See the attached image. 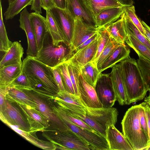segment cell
I'll return each instance as SVG.
<instances>
[{
	"label": "cell",
	"instance_id": "6da1fadb",
	"mask_svg": "<svg viewBox=\"0 0 150 150\" xmlns=\"http://www.w3.org/2000/svg\"><path fill=\"white\" fill-rule=\"evenodd\" d=\"M117 64L125 86L128 105L142 100L148 90L136 60L129 57Z\"/></svg>",
	"mask_w": 150,
	"mask_h": 150
},
{
	"label": "cell",
	"instance_id": "7a4b0ae2",
	"mask_svg": "<svg viewBox=\"0 0 150 150\" xmlns=\"http://www.w3.org/2000/svg\"><path fill=\"white\" fill-rule=\"evenodd\" d=\"M139 106H132L125 113L121 122L122 133L134 150H147L150 140L140 123Z\"/></svg>",
	"mask_w": 150,
	"mask_h": 150
},
{
	"label": "cell",
	"instance_id": "3957f363",
	"mask_svg": "<svg viewBox=\"0 0 150 150\" xmlns=\"http://www.w3.org/2000/svg\"><path fill=\"white\" fill-rule=\"evenodd\" d=\"M42 135L54 144L56 150H94L85 141L71 129L60 131L48 128L43 132Z\"/></svg>",
	"mask_w": 150,
	"mask_h": 150
},
{
	"label": "cell",
	"instance_id": "277c9868",
	"mask_svg": "<svg viewBox=\"0 0 150 150\" xmlns=\"http://www.w3.org/2000/svg\"><path fill=\"white\" fill-rule=\"evenodd\" d=\"M22 71L28 77L42 82L57 94L59 91L54 79L53 68L34 57L27 56L23 59Z\"/></svg>",
	"mask_w": 150,
	"mask_h": 150
},
{
	"label": "cell",
	"instance_id": "5b68a950",
	"mask_svg": "<svg viewBox=\"0 0 150 150\" xmlns=\"http://www.w3.org/2000/svg\"><path fill=\"white\" fill-rule=\"evenodd\" d=\"M61 43L54 45L48 33L42 47L35 58L52 68L67 61L69 58V49Z\"/></svg>",
	"mask_w": 150,
	"mask_h": 150
},
{
	"label": "cell",
	"instance_id": "8992f818",
	"mask_svg": "<svg viewBox=\"0 0 150 150\" xmlns=\"http://www.w3.org/2000/svg\"><path fill=\"white\" fill-rule=\"evenodd\" d=\"M33 100L35 104V109L49 120L50 127L60 131L70 129L64 122L54 112L49 104L44 99L33 91H23Z\"/></svg>",
	"mask_w": 150,
	"mask_h": 150
},
{
	"label": "cell",
	"instance_id": "52a82bcc",
	"mask_svg": "<svg viewBox=\"0 0 150 150\" xmlns=\"http://www.w3.org/2000/svg\"><path fill=\"white\" fill-rule=\"evenodd\" d=\"M94 88L103 107H112L117 100L110 73H101Z\"/></svg>",
	"mask_w": 150,
	"mask_h": 150
},
{
	"label": "cell",
	"instance_id": "ba28073f",
	"mask_svg": "<svg viewBox=\"0 0 150 150\" xmlns=\"http://www.w3.org/2000/svg\"><path fill=\"white\" fill-rule=\"evenodd\" d=\"M72 131L85 141L94 150H109L105 137L97 132L77 126L66 119L58 116Z\"/></svg>",
	"mask_w": 150,
	"mask_h": 150
},
{
	"label": "cell",
	"instance_id": "9c48e42d",
	"mask_svg": "<svg viewBox=\"0 0 150 150\" xmlns=\"http://www.w3.org/2000/svg\"><path fill=\"white\" fill-rule=\"evenodd\" d=\"M49 10L62 32L69 47L72 42L75 19L66 9L55 6Z\"/></svg>",
	"mask_w": 150,
	"mask_h": 150
},
{
	"label": "cell",
	"instance_id": "30bf717a",
	"mask_svg": "<svg viewBox=\"0 0 150 150\" xmlns=\"http://www.w3.org/2000/svg\"><path fill=\"white\" fill-rule=\"evenodd\" d=\"M97 32L95 25L88 24L79 18H76L72 42L69 47V59L75 49Z\"/></svg>",
	"mask_w": 150,
	"mask_h": 150
},
{
	"label": "cell",
	"instance_id": "8fae6325",
	"mask_svg": "<svg viewBox=\"0 0 150 150\" xmlns=\"http://www.w3.org/2000/svg\"><path fill=\"white\" fill-rule=\"evenodd\" d=\"M86 107V114L105 131H106L108 126L115 125L118 114L117 108L113 107L95 108Z\"/></svg>",
	"mask_w": 150,
	"mask_h": 150
},
{
	"label": "cell",
	"instance_id": "7c38bea8",
	"mask_svg": "<svg viewBox=\"0 0 150 150\" xmlns=\"http://www.w3.org/2000/svg\"><path fill=\"white\" fill-rule=\"evenodd\" d=\"M21 109L29 125V132H43L50 127L49 120L35 108L24 104H17Z\"/></svg>",
	"mask_w": 150,
	"mask_h": 150
},
{
	"label": "cell",
	"instance_id": "4fadbf2b",
	"mask_svg": "<svg viewBox=\"0 0 150 150\" xmlns=\"http://www.w3.org/2000/svg\"><path fill=\"white\" fill-rule=\"evenodd\" d=\"M81 0L93 18L95 25L97 16L103 11L112 8L131 6L134 4L133 0Z\"/></svg>",
	"mask_w": 150,
	"mask_h": 150
},
{
	"label": "cell",
	"instance_id": "5bb4252c",
	"mask_svg": "<svg viewBox=\"0 0 150 150\" xmlns=\"http://www.w3.org/2000/svg\"><path fill=\"white\" fill-rule=\"evenodd\" d=\"M0 119L4 124L8 123L29 132V125L25 117L19 109L6 100L4 108L0 110Z\"/></svg>",
	"mask_w": 150,
	"mask_h": 150
},
{
	"label": "cell",
	"instance_id": "9a60e30c",
	"mask_svg": "<svg viewBox=\"0 0 150 150\" xmlns=\"http://www.w3.org/2000/svg\"><path fill=\"white\" fill-rule=\"evenodd\" d=\"M30 13L26 7L21 12L19 27L25 31L28 41L27 56L35 57L38 53V50L36 38L30 17Z\"/></svg>",
	"mask_w": 150,
	"mask_h": 150
},
{
	"label": "cell",
	"instance_id": "2e32d148",
	"mask_svg": "<svg viewBox=\"0 0 150 150\" xmlns=\"http://www.w3.org/2000/svg\"><path fill=\"white\" fill-rule=\"evenodd\" d=\"M52 100L62 108L86 114V106L80 97L75 94L66 91H59Z\"/></svg>",
	"mask_w": 150,
	"mask_h": 150
},
{
	"label": "cell",
	"instance_id": "e0dca14e",
	"mask_svg": "<svg viewBox=\"0 0 150 150\" xmlns=\"http://www.w3.org/2000/svg\"><path fill=\"white\" fill-rule=\"evenodd\" d=\"M78 89L79 97L86 106L95 108L103 107L94 88L87 83L81 74L79 77Z\"/></svg>",
	"mask_w": 150,
	"mask_h": 150
},
{
	"label": "cell",
	"instance_id": "ac0fdd59",
	"mask_svg": "<svg viewBox=\"0 0 150 150\" xmlns=\"http://www.w3.org/2000/svg\"><path fill=\"white\" fill-rule=\"evenodd\" d=\"M112 125L108 127L105 138L109 146V150H134L124 134Z\"/></svg>",
	"mask_w": 150,
	"mask_h": 150
},
{
	"label": "cell",
	"instance_id": "d6986e66",
	"mask_svg": "<svg viewBox=\"0 0 150 150\" xmlns=\"http://www.w3.org/2000/svg\"><path fill=\"white\" fill-rule=\"evenodd\" d=\"M30 17L39 51L42 47L48 33L46 18L35 12L30 13Z\"/></svg>",
	"mask_w": 150,
	"mask_h": 150
},
{
	"label": "cell",
	"instance_id": "ffe728a7",
	"mask_svg": "<svg viewBox=\"0 0 150 150\" xmlns=\"http://www.w3.org/2000/svg\"><path fill=\"white\" fill-rule=\"evenodd\" d=\"M98 41V34L96 39L74 54L68 60H71L81 68L88 62H91L96 53Z\"/></svg>",
	"mask_w": 150,
	"mask_h": 150
},
{
	"label": "cell",
	"instance_id": "44dd1931",
	"mask_svg": "<svg viewBox=\"0 0 150 150\" xmlns=\"http://www.w3.org/2000/svg\"><path fill=\"white\" fill-rule=\"evenodd\" d=\"M124 7L106 9L97 16L95 26L97 28H106L119 19L125 12Z\"/></svg>",
	"mask_w": 150,
	"mask_h": 150
},
{
	"label": "cell",
	"instance_id": "7402d4cb",
	"mask_svg": "<svg viewBox=\"0 0 150 150\" xmlns=\"http://www.w3.org/2000/svg\"><path fill=\"white\" fill-rule=\"evenodd\" d=\"M110 74L117 101L121 105H128L125 86L117 64L112 67Z\"/></svg>",
	"mask_w": 150,
	"mask_h": 150
},
{
	"label": "cell",
	"instance_id": "603a6c76",
	"mask_svg": "<svg viewBox=\"0 0 150 150\" xmlns=\"http://www.w3.org/2000/svg\"><path fill=\"white\" fill-rule=\"evenodd\" d=\"M110 38L121 44H125L128 38L125 22V13L115 22L106 28Z\"/></svg>",
	"mask_w": 150,
	"mask_h": 150
},
{
	"label": "cell",
	"instance_id": "cb8c5ba5",
	"mask_svg": "<svg viewBox=\"0 0 150 150\" xmlns=\"http://www.w3.org/2000/svg\"><path fill=\"white\" fill-rule=\"evenodd\" d=\"M66 9L75 19L79 18L88 24L95 25L93 19L81 0H67Z\"/></svg>",
	"mask_w": 150,
	"mask_h": 150
},
{
	"label": "cell",
	"instance_id": "d4e9b609",
	"mask_svg": "<svg viewBox=\"0 0 150 150\" xmlns=\"http://www.w3.org/2000/svg\"><path fill=\"white\" fill-rule=\"evenodd\" d=\"M23 54L24 50L21 43L17 41L13 42L1 60L0 68L6 66L22 63L21 58Z\"/></svg>",
	"mask_w": 150,
	"mask_h": 150
},
{
	"label": "cell",
	"instance_id": "484cf974",
	"mask_svg": "<svg viewBox=\"0 0 150 150\" xmlns=\"http://www.w3.org/2000/svg\"><path fill=\"white\" fill-rule=\"evenodd\" d=\"M130 50L125 44H120L104 62L99 70L101 73L130 57Z\"/></svg>",
	"mask_w": 150,
	"mask_h": 150
},
{
	"label": "cell",
	"instance_id": "4316f807",
	"mask_svg": "<svg viewBox=\"0 0 150 150\" xmlns=\"http://www.w3.org/2000/svg\"><path fill=\"white\" fill-rule=\"evenodd\" d=\"M5 124L35 146L46 150H56V146L53 143L50 141H45L39 139L36 135L35 133H31L22 130L14 125L8 123Z\"/></svg>",
	"mask_w": 150,
	"mask_h": 150
},
{
	"label": "cell",
	"instance_id": "83f0119b",
	"mask_svg": "<svg viewBox=\"0 0 150 150\" xmlns=\"http://www.w3.org/2000/svg\"><path fill=\"white\" fill-rule=\"evenodd\" d=\"M46 11V20L48 32L55 46L63 42L67 45L64 36L49 9Z\"/></svg>",
	"mask_w": 150,
	"mask_h": 150
},
{
	"label": "cell",
	"instance_id": "f1b7e54d",
	"mask_svg": "<svg viewBox=\"0 0 150 150\" xmlns=\"http://www.w3.org/2000/svg\"><path fill=\"white\" fill-rule=\"evenodd\" d=\"M22 63L6 66L0 68V86H7L11 83L21 72Z\"/></svg>",
	"mask_w": 150,
	"mask_h": 150
},
{
	"label": "cell",
	"instance_id": "f546056e",
	"mask_svg": "<svg viewBox=\"0 0 150 150\" xmlns=\"http://www.w3.org/2000/svg\"><path fill=\"white\" fill-rule=\"evenodd\" d=\"M6 86L8 89L6 100L11 103H15L27 105L35 108L34 102L23 91L13 87Z\"/></svg>",
	"mask_w": 150,
	"mask_h": 150
},
{
	"label": "cell",
	"instance_id": "4dcf8cb0",
	"mask_svg": "<svg viewBox=\"0 0 150 150\" xmlns=\"http://www.w3.org/2000/svg\"><path fill=\"white\" fill-rule=\"evenodd\" d=\"M101 73L91 62L81 68V75L87 83L94 88Z\"/></svg>",
	"mask_w": 150,
	"mask_h": 150
},
{
	"label": "cell",
	"instance_id": "1f68e13d",
	"mask_svg": "<svg viewBox=\"0 0 150 150\" xmlns=\"http://www.w3.org/2000/svg\"><path fill=\"white\" fill-rule=\"evenodd\" d=\"M33 0H15L9 4L4 13L6 20L12 19L27 6L31 5Z\"/></svg>",
	"mask_w": 150,
	"mask_h": 150
},
{
	"label": "cell",
	"instance_id": "d6a6232c",
	"mask_svg": "<svg viewBox=\"0 0 150 150\" xmlns=\"http://www.w3.org/2000/svg\"><path fill=\"white\" fill-rule=\"evenodd\" d=\"M128 38L125 42L137 53L150 60V50L131 34L127 33Z\"/></svg>",
	"mask_w": 150,
	"mask_h": 150
},
{
	"label": "cell",
	"instance_id": "836d02e7",
	"mask_svg": "<svg viewBox=\"0 0 150 150\" xmlns=\"http://www.w3.org/2000/svg\"><path fill=\"white\" fill-rule=\"evenodd\" d=\"M97 28L98 34V43L96 53L91 62L94 66L97 67L98 59L109 40L110 37L106 28Z\"/></svg>",
	"mask_w": 150,
	"mask_h": 150
},
{
	"label": "cell",
	"instance_id": "e575fe53",
	"mask_svg": "<svg viewBox=\"0 0 150 150\" xmlns=\"http://www.w3.org/2000/svg\"><path fill=\"white\" fill-rule=\"evenodd\" d=\"M56 67L57 68L61 74L65 91L75 95L70 76L67 62H64Z\"/></svg>",
	"mask_w": 150,
	"mask_h": 150
},
{
	"label": "cell",
	"instance_id": "d590c367",
	"mask_svg": "<svg viewBox=\"0 0 150 150\" xmlns=\"http://www.w3.org/2000/svg\"><path fill=\"white\" fill-rule=\"evenodd\" d=\"M138 55V65L148 91L150 92V60L141 54Z\"/></svg>",
	"mask_w": 150,
	"mask_h": 150
},
{
	"label": "cell",
	"instance_id": "8d00e7d4",
	"mask_svg": "<svg viewBox=\"0 0 150 150\" xmlns=\"http://www.w3.org/2000/svg\"><path fill=\"white\" fill-rule=\"evenodd\" d=\"M125 22L127 33L134 36L140 42L146 46L150 50V42L139 31L129 17L125 14Z\"/></svg>",
	"mask_w": 150,
	"mask_h": 150
},
{
	"label": "cell",
	"instance_id": "74e56055",
	"mask_svg": "<svg viewBox=\"0 0 150 150\" xmlns=\"http://www.w3.org/2000/svg\"><path fill=\"white\" fill-rule=\"evenodd\" d=\"M0 51L5 53L11 46L13 42L9 39L8 37L4 24L1 1H0Z\"/></svg>",
	"mask_w": 150,
	"mask_h": 150
},
{
	"label": "cell",
	"instance_id": "f35d334b",
	"mask_svg": "<svg viewBox=\"0 0 150 150\" xmlns=\"http://www.w3.org/2000/svg\"><path fill=\"white\" fill-rule=\"evenodd\" d=\"M70 77L74 89L75 94L79 96L78 83L81 74V67L76 64L70 60L67 61Z\"/></svg>",
	"mask_w": 150,
	"mask_h": 150
},
{
	"label": "cell",
	"instance_id": "ab89813d",
	"mask_svg": "<svg viewBox=\"0 0 150 150\" xmlns=\"http://www.w3.org/2000/svg\"><path fill=\"white\" fill-rule=\"evenodd\" d=\"M67 110L72 115L81 120L95 131L105 137L106 131L86 114Z\"/></svg>",
	"mask_w": 150,
	"mask_h": 150
},
{
	"label": "cell",
	"instance_id": "60d3db41",
	"mask_svg": "<svg viewBox=\"0 0 150 150\" xmlns=\"http://www.w3.org/2000/svg\"><path fill=\"white\" fill-rule=\"evenodd\" d=\"M120 44L110 38L98 59L97 67L98 70L105 60Z\"/></svg>",
	"mask_w": 150,
	"mask_h": 150
},
{
	"label": "cell",
	"instance_id": "b9f144b4",
	"mask_svg": "<svg viewBox=\"0 0 150 150\" xmlns=\"http://www.w3.org/2000/svg\"><path fill=\"white\" fill-rule=\"evenodd\" d=\"M124 8L125 14L141 33L146 37L144 28L141 21L139 19L136 13L134 6L133 5L131 6H125Z\"/></svg>",
	"mask_w": 150,
	"mask_h": 150
},
{
	"label": "cell",
	"instance_id": "7bdbcfd3",
	"mask_svg": "<svg viewBox=\"0 0 150 150\" xmlns=\"http://www.w3.org/2000/svg\"><path fill=\"white\" fill-rule=\"evenodd\" d=\"M7 86L13 87L23 91H29L30 88L28 78L27 75L22 71Z\"/></svg>",
	"mask_w": 150,
	"mask_h": 150
},
{
	"label": "cell",
	"instance_id": "ee69618b",
	"mask_svg": "<svg viewBox=\"0 0 150 150\" xmlns=\"http://www.w3.org/2000/svg\"><path fill=\"white\" fill-rule=\"evenodd\" d=\"M139 118L140 123L145 133L149 138L147 122L145 108L141 103L139 104Z\"/></svg>",
	"mask_w": 150,
	"mask_h": 150
},
{
	"label": "cell",
	"instance_id": "f6af8a7d",
	"mask_svg": "<svg viewBox=\"0 0 150 150\" xmlns=\"http://www.w3.org/2000/svg\"><path fill=\"white\" fill-rule=\"evenodd\" d=\"M52 68L54 79L59 91H65L62 78L57 68L55 67Z\"/></svg>",
	"mask_w": 150,
	"mask_h": 150
},
{
	"label": "cell",
	"instance_id": "bcb514c9",
	"mask_svg": "<svg viewBox=\"0 0 150 150\" xmlns=\"http://www.w3.org/2000/svg\"><path fill=\"white\" fill-rule=\"evenodd\" d=\"M8 93V89L6 86H0V110L5 106L6 96Z\"/></svg>",
	"mask_w": 150,
	"mask_h": 150
},
{
	"label": "cell",
	"instance_id": "7dc6e473",
	"mask_svg": "<svg viewBox=\"0 0 150 150\" xmlns=\"http://www.w3.org/2000/svg\"><path fill=\"white\" fill-rule=\"evenodd\" d=\"M98 34L97 32V33L92 36L88 40H87L81 44V45L79 46L72 53L70 57H72L74 54L79 51L81 50L88 45L93 41L96 39L98 37Z\"/></svg>",
	"mask_w": 150,
	"mask_h": 150
},
{
	"label": "cell",
	"instance_id": "c3c4849f",
	"mask_svg": "<svg viewBox=\"0 0 150 150\" xmlns=\"http://www.w3.org/2000/svg\"><path fill=\"white\" fill-rule=\"evenodd\" d=\"M30 9L40 14L42 13V4L41 0H33Z\"/></svg>",
	"mask_w": 150,
	"mask_h": 150
},
{
	"label": "cell",
	"instance_id": "681fc988",
	"mask_svg": "<svg viewBox=\"0 0 150 150\" xmlns=\"http://www.w3.org/2000/svg\"><path fill=\"white\" fill-rule=\"evenodd\" d=\"M141 104L144 106L145 109L149 135L150 139V107L148 104L146 102H143L141 103Z\"/></svg>",
	"mask_w": 150,
	"mask_h": 150
},
{
	"label": "cell",
	"instance_id": "f907efd6",
	"mask_svg": "<svg viewBox=\"0 0 150 150\" xmlns=\"http://www.w3.org/2000/svg\"><path fill=\"white\" fill-rule=\"evenodd\" d=\"M41 1L42 4V8L45 10L56 6L53 0H41Z\"/></svg>",
	"mask_w": 150,
	"mask_h": 150
},
{
	"label": "cell",
	"instance_id": "816d5d0a",
	"mask_svg": "<svg viewBox=\"0 0 150 150\" xmlns=\"http://www.w3.org/2000/svg\"><path fill=\"white\" fill-rule=\"evenodd\" d=\"M53 0L56 7L62 9H66L67 0Z\"/></svg>",
	"mask_w": 150,
	"mask_h": 150
},
{
	"label": "cell",
	"instance_id": "f5cc1de1",
	"mask_svg": "<svg viewBox=\"0 0 150 150\" xmlns=\"http://www.w3.org/2000/svg\"><path fill=\"white\" fill-rule=\"evenodd\" d=\"M141 22L144 29L146 37L150 42V27L144 21H142Z\"/></svg>",
	"mask_w": 150,
	"mask_h": 150
},
{
	"label": "cell",
	"instance_id": "db71d44e",
	"mask_svg": "<svg viewBox=\"0 0 150 150\" xmlns=\"http://www.w3.org/2000/svg\"><path fill=\"white\" fill-rule=\"evenodd\" d=\"M144 101L148 104L150 107V92L148 96L145 97Z\"/></svg>",
	"mask_w": 150,
	"mask_h": 150
},
{
	"label": "cell",
	"instance_id": "11a10c76",
	"mask_svg": "<svg viewBox=\"0 0 150 150\" xmlns=\"http://www.w3.org/2000/svg\"><path fill=\"white\" fill-rule=\"evenodd\" d=\"M15 0H8L9 4L13 2Z\"/></svg>",
	"mask_w": 150,
	"mask_h": 150
},
{
	"label": "cell",
	"instance_id": "9f6ffc18",
	"mask_svg": "<svg viewBox=\"0 0 150 150\" xmlns=\"http://www.w3.org/2000/svg\"><path fill=\"white\" fill-rule=\"evenodd\" d=\"M1 0H0V1H1Z\"/></svg>",
	"mask_w": 150,
	"mask_h": 150
}]
</instances>
